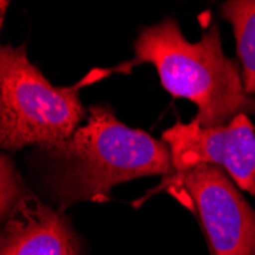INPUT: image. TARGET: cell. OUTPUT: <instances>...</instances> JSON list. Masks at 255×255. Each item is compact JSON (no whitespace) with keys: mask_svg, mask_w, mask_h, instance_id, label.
Masks as SVG:
<instances>
[{"mask_svg":"<svg viewBox=\"0 0 255 255\" xmlns=\"http://www.w3.org/2000/svg\"><path fill=\"white\" fill-rule=\"evenodd\" d=\"M0 179H2V196H0V203H2V217L5 219L12 206L20 200V197L25 194L29 188L25 185L23 179L20 177L17 168L14 167V162L8 157L6 153H2V164H0Z\"/></svg>","mask_w":255,"mask_h":255,"instance_id":"cell-8","label":"cell"},{"mask_svg":"<svg viewBox=\"0 0 255 255\" xmlns=\"http://www.w3.org/2000/svg\"><path fill=\"white\" fill-rule=\"evenodd\" d=\"M222 14L234 29L245 90L255 97V0H231L222 6Z\"/></svg>","mask_w":255,"mask_h":255,"instance_id":"cell-7","label":"cell"},{"mask_svg":"<svg viewBox=\"0 0 255 255\" xmlns=\"http://www.w3.org/2000/svg\"><path fill=\"white\" fill-rule=\"evenodd\" d=\"M168 182L191 202L213 255H255V211L223 168L199 165Z\"/></svg>","mask_w":255,"mask_h":255,"instance_id":"cell-4","label":"cell"},{"mask_svg":"<svg viewBox=\"0 0 255 255\" xmlns=\"http://www.w3.org/2000/svg\"><path fill=\"white\" fill-rule=\"evenodd\" d=\"M48 196L66 210L77 202L109 200L115 185L144 176L174 177L162 139L123 124L109 104L90 106L87 121L66 142L38 148Z\"/></svg>","mask_w":255,"mask_h":255,"instance_id":"cell-1","label":"cell"},{"mask_svg":"<svg viewBox=\"0 0 255 255\" xmlns=\"http://www.w3.org/2000/svg\"><path fill=\"white\" fill-rule=\"evenodd\" d=\"M0 255H81V245L63 211L28 190L3 219Z\"/></svg>","mask_w":255,"mask_h":255,"instance_id":"cell-6","label":"cell"},{"mask_svg":"<svg viewBox=\"0 0 255 255\" xmlns=\"http://www.w3.org/2000/svg\"><path fill=\"white\" fill-rule=\"evenodd\" d=\"M54 87L28 60L26 46L0 51V144L15 151L66 142L86 118L80 87Z\"/></svg>","mask_w":255,"mask_h":255,"instance_id":"cell-3","label":"cell"},{"mask_svg":"<svg viewBox=\"0 0 255 255\" xmlns=\"http://www.w3.org/2000/svg\"><path fill=\"white\" fill-rule=\"evenodd\" d=\"M162 141L170 148L176 174L199 165H216L239 188L255 196V127L246 113L211 128L196 120L188 124L177 121L162 133Z\"/></svg>","mask_w":255,"mask_h":255,"instance_id":"cell-5","label":"cell"},{"mask_svg":"<svg viewBox=\"0 0 255 255\" xmlns=\"http://www.w3.org/2000/svg\"><path fill=\"white\" fill-rule=\"evenodd\" d=\"M133 49L131 64L151 63L168 94L197 106L194 120L202 127H222L242 113L255 115V97L246 94L239 64L223 54L217 26L190 41L176 18L168 17L142 28Z\"/></svg>","mask_w":255,"mask_h":255,"instance_id":"cell-2","label":"cell"}]
</instances>
